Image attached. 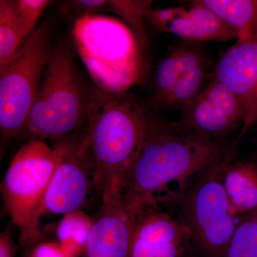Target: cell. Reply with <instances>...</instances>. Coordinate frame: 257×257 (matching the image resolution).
<instances>
[{
    "instance_id": "277c9868",
    "label": "cell",
    "mask_w": 257,
    "mask_h": 257,
    "mask_svg": "<svg viewBox=\"0 0 257 257\" xmlns=\"http://www.w3.org/2000/svg\"><path fill=\"white\" fill-rule=\"evenodd\" d=\"M92 94L83 87L69 52L52 50L36 99L19 138L55 142L85 131Z\"/></svg>"
},
{
    "instance_id": "cb8c5ba5",
    "label": "cell",
    "mask_w": 257,
    "mask_h": 257,
    "mask_svg": "<svg viewBox=\"0 0 257 257\" xmlns=\"http://www.w3.org/2000/svg\"><path fill=\"white\" fill-rule=\"evenodd\" d=\"M32 257H72L66 252L60 244L54 243H41L36 245Z\"/></svg>"
},
{
    "instance_id": "7a4b0ae2",
    "label": "cell",
    "mask_w": 257,
    "mask_h": 257,
    "mask_svg": "<svg viewBox=\"0 0 257 257\" xmlns=\"http://www.w3.org/2000/svg\"><path fill=\"white\" fill-rule=\"evenodd\" d=\"M152 112L128 94L98 89L92 94L85 133L101 199L121 194L125 172L138 150Z\"/></svg>"
},
{
    "instance_id": "ba28073f",
    "label": "cell",
    "mask_w": 257,
    "mask_h": 257,
    "mask_svg": "<svg viewBox=\"0 0 257 257\" xmlns=\"http://www.w3.org/2000/svg\"><path fill=\"white\" fill-rule=\"evenodd\" d=\"M58 162L47 189L44 214H70L78 211L95 188V165L85 132L54 143Z\"/></svg>"
},
{
    "instance_id": "ffe728a7",
    "label": "cell",
    "mask_w": 257,
    "mask_h": 257,
    "mask_svg": "<svg viewBox=\"0 0 257 257\" xmlns=\"http://www.w3.org/2000/svg\"><path fill=\"white\" fill-rule=\"evenodd\" d=\"M201 94L221 111L235 127L238 124H242V109L239 99L222 82L211 75L210 80Z\"/></svg>"
},
{
    "instance_id": "52a82bcc",
    "label": "cell",
    "mask_w": 257,
    "mask_h": 257,
    "mask_svg": "<svg viewBox=\"0 0 257 257\" xmlns=\"http://www.w3.org/2000/svg\"><path fill=\"white\" fill-rule=\"evenodd\" d=\"M48 26L42 25L0 65L1 152L18 137L35 102L52 53Z\"/></svg>"
},
{
    "instance_id": "ac0fdd59",
    "label": "cell",
    "mask_w": 257,
    "mask_h": 257,
    "mask_svg": "<svg viewBox=\"0 0 257 257\" xmlns=\"http://www.w3.org/2000/svg\"><path fill=\"white\" fill-rule=\"evenodd\" d=\"M92 221H88L78 211L66 214L58 227L61 246L69 256L77 257L83 253Z\"/></svg>"
},
{
    "instance_id": "d6986e66",
    "label": "cell",
    "mask_w": 257,
    "mask_h": 257,
    "mask_svg": "<svg viewBox=\"0 0 257 257\" xmlns=\"http://www.w3.org/2000/svg\"><path fill=\"white\" fill-rule=\"evenodd\" d=\"M224 257H257V209L243 216Z\"/></svg>"
},
{
    "instance_id": "2e32d148",
    "label": "cell",
    "mask_w": 257,
    "mask_h": 257,
    "mask_svg": "<svg viewBox=\"0 0 257 257\" xmlns=\"http://www.w3.org/2000/svg\"><path fill=\"white\" fill-rule=\"evenodd\" d=\"M30 35L20 22L13 1H0V65L20 50Z\"/></svg>"
},
{
    "instance_id": "9c48e42d",
    "label": "cell",
    "mask_w": 257,
    "mask_h": 257,
    "mask_svg": "<svg viewBox=\"0 0 257 257\" xmlns=\"http://www.w3.org/2000/svg\"><path fill=\"white\" fill-rule=\"evenodd\" d=\"M190 230L178 216L152 204L140 211L128 257H191Z\"/></svg>"
},
{
    "instance_id": "d4e9b609",
    "label": "cell",
    "mask_w": 257,
    "mask_h": 257,
    "mask_svg": "<svg viewBox=\"0 0 257 257\" xmlns=\"http://www.w3.org/2000/svg\"><path fill=\"white\" fill-rule=\"evenodd\" d=\"M72 3L79 10L84 12V15H92L93 13L106 10V0H89V1H74Z\"/></svg>"
},
{
    "instance_id": "484cf974",
    "label": "cell",
    "mask_w": 257,
    "mask_h": 257,
    "mask_svg": "<svg viewBox=\"0 0 257 257\" xmlns=\"http://www.w3.org/2000/svg\"><path fill=\"white\" fill-rule=\"evenodd\" d=\"M14 244L10 229H8L0 236V257H14Z\"/></svg>"
},
{
    "instance_id": "4fadbf2b",
    "label": "cell",
    "mask_w": 257,
    "mask_h": 257,
    "mask_svg": "<svg viewBox=\"0 0 257 257\" xmlns=\"http://www.w3.org/2000/svg\"><path fill=\"white\" fill-rule=\"evenodd\" d=\"M223 182L230 202L240 215L257 209V166L250 161L232 160L225 167Z\"/></svg>"
},
{
    "instance_id": "6da1fadb",
    "label": "cell",
    "mask_w": 257,
    "mask_h": 257,
    "mask_svg": "<svg viewBox=\"0 0 257 257\" xmlns=\"http://www.w3.org/2000/svg\"><path fill=\"white\" fill-rule=\"evenodd\" d=\"M226 151L215 140L152 114L120 192L140 207L159 204L170 195L172 184L182 192Z\"/></svg>"
},
{
    "instance_id": "e0dca14e",
    "label": "cell",
    "mask_w": 257,
    "mask_h": 257,
    "mask_svg": "<svg viewBox=\"0 0 257 257\" xmlns=\"http://www.w3.org/2000/svg\"><path fill=\"white\" fill-rule=\"evenodd\" d=\"M210 62L184 74L164 101L163 105L182 111L202 94L208 78L211 77Z\"/></svg>"
},
{
    "instance_id": "603a6c76",
    "label": "cell",
    "mask_w": 257,
    "mask_h": 257,
    "mask_svg": "<svg viewBox=\"0 0 257 257\" xmlns=\"http://www.w3.org/2000/svg\"><path fill=\"white\" fill-rule=\"evenodd\" d=\"M17 15L29 35L35 31L39 19L47 7L52 4L48 0H18L13 1Z\"/></svg>"
},
{
    "instance_id": "5bb4252c",
    "label": "cell",
    "mask_w": 257,
    "mask_h": 257,
    "mask_svg": "<svg viewBox=\"0 0 257 257\" xmlns=\"http://www.w3.org/2000/svg\"><path fill=\"white\" fill-rule=\"evenodd\" d=\"M181 111L182 118L177 123L182 127L211 140L224 136L235 128L229 119L202 94Z\"/></svg>"
},
{
    "instance_id": "44dd1931",
    "label": "cell",
    "mask_w": 257,
    "mask_h": 257,
    "mask_svg": "<svg viewBox=\"0 0 257 257\" xmlns=\"http://www.w3.org/2000/svg\"><path fill=\"white\" fill-rule=\"evenodd\" d=\"M152 1L134 0H111L106 1V10L119 15L128 24L130 29L138 37L143 45L147 42L144 20L152 8Z\"/></svg>"
},
{
    "instance_id": "7c38bea8",
    "label": "cell",
    "mask_w": 257,
    "mask_h": 257,
    "mask_svg": "<svg viewBox=\"0 0 257 257\" xmlns=\"http://www.w3.org/2000/svg\"><path fill=\"white\" fill-rule=\"evenodd\" d=\"M189 7L154 9L150 8L146 20L157 30L187 40L198 42H227L236 40L232 30L211 10L193 1Z\"/></svg>"
},
{
    "instance_id": "8fae6325",
    "label": "cell",
    "mask_w": 257,
    "mask_h": 257,
    "mask_svg": "<svg viewBox=\"0 0 257 257\" xmlns=\"http://www.w3.org/2000/svg\"><path fill=\"white\" fill-rule=\"evenodd\" d=\"M144 208L121 194L102 198L88 234L82 257H128L135 221Z\"/></svg>"
},
{
    "instance_id": "5b68a950",
    "label": "cell",
    "mask_w": 257,
    "mask_h": 257,
    "mask_svg": "<svg viewBox=\"0 0 257 257\" xmlns=\"http://www.w3.org/2000/svg\"><path fill=\"white\" fill-rule=\"evenodd\" d=\"M234 147H230L187 188L163 202L175 207L177 215L190 230L193 242L209 257H224L243 217L230 202L223 182L224 169L232 160Z\"/></svg>"
},
{
    "instance_id": "9a60e30c",
    "label": "cell",
    "mask_w": 257,
    "mask_h": 257,
    "mask_svg": "<svg viewBox=\"0 0 257 257\" xmlns=\"http://www.w3.org/2000/svg\"><path fill=\"white\" fill-rule=\"evenodd\" d=\"M238 37L257 34V0H198Z\"/></svg>"
},
{
    "instance_id": "7402d4cb",
    "label": "cell",
    "mask_w": 257,
    "mask_h": 257,
    "mask_svg": "<svg viewBox=\"0 0 257 257\" xmlns=\"http://www.w3.org/2000/svg\"><path fill=\"white\" fill-rule=\"evenodd\" d=\"M184 75L177 47L171 51L157 67L154 78L155 101L163 104L176 84Z\"/></svg>"
},
{
    "instance_id": "30bf717a",
    "label": "cell",
    "mask_w": 257,
    "mask_h": 257,
    "mask_svg": "<svg viewBox=\"0 0 257 257\" xmlns=\"http://www.w3.org/2000/svg\"><path fill=\"white\" fill-rule=\"evenodd\" d=\"M212 76L234 93L242 109L236 145L257 122V34L238 37L219 59Z\"/></svg>"
},
{
    "instance_id": "8992f818",
    "label": "cell",
    "mask_w": 257,
    "mask_h": 257,
    "mask_svg": "<svg viewBox=\"0 0 257 257\" xmlns=\"http://www.w3.org/2000/svg\"><path fill=\"white\" fill-rule=\"evenodd\" d=\"M57 162L54 147L42 140H29L15 154L5 174L2 184L3 202L25 247L37 244L43 236L40 218Z\"/></svg>"
},
{
    "instance_id": "3957f363",
    "label": "cell",
    "mask_w": 257,
    "mask_h": 257,
    "mask_svg": "<svg viewBox=\"0 0 257 257\" xmlns=\"http://www.w3.org/2000/svg\"><path fill=\"white\" fill-rule=\"evenodd\" d=\"M73 39L81 60L99 90L125 94L146 77L143 44L130 27L111 17L83 15Z\"/></svg>"
}]
</instances>
